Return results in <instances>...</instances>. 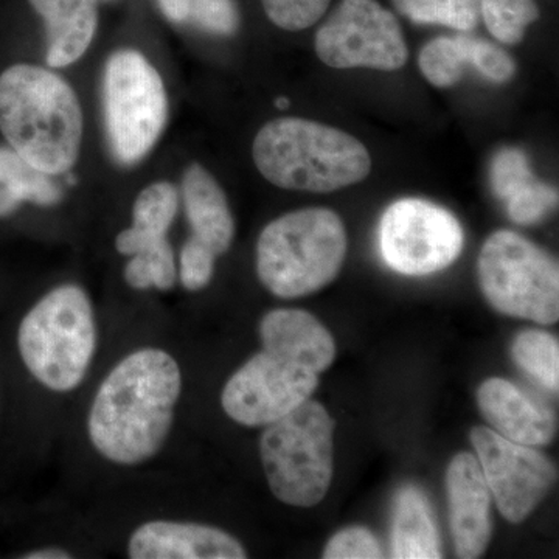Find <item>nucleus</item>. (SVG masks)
<instances>
[{"instance_id": "1", "label": "nucleus", "mask_w": 559, "mask_h": 559, "mask_svg": "<svg viewBox=\"0 0 559 559\" xmlns=\"http://www.w3.org/2000/svg\"><path fill=\"white\" fill-rule=\"evenodd\" d=\"M182 393V371L170 353L156 347L124 356L92 401L87 436L92 448L119 466L156 457L170 437Z\"/></svg>"}, {"instance_id": "2", "label": "nucleus", "mask_w": 559, "mask_h": 559, "mask_svg": "<svg viewBox=\"0 0 559 559\" xmlns=\"http://www.w3.org/2000/svg\"><path fill=\"white\" fill-rule=\"evenodd\" d=\"M0 131L11 148L40 171L62 175L80 156L83 110L57 73L11 66L0 75Z\"/></svg>"}, {"instance_id": "3", "label": "nucleus", "mask_w": 559, "mask_h": 559, "mask_svg": "<svg viewBox=\"0 0 559 559\" xmlns=\"http://www.w3.org/2000/svg\"><path fill=\"white\" fill-rule=\"evenodd\" d=\"M252 156L275 187L310 193L355 186L371 170L369 151L358 139L296 117L264 124L253 140Z\"/></svg>"}, {"instance_id": "4", "label": "nucleus", "mask_w": 559, "mask_h": 559, "mask_svg": "<svg viewBox=\"0 0 559 559\" xmlns=\"http://www.w3.org/2000/svg\"><path fill=\"white\" fill-rule=\"evenodd\" d=\"M98 345L97 319L86 289L66 283L36 301L17 330L22 362L55 393L79 389Z\"/></svg>"}, {"instance_id": "5", "label": "nucleus", "mask_w": 559, "mask_h": 559, "mask_svg": "<svg viewBox=\"0 0 559 559\" xmlns=\"http://www.w3.org/2000/svg\"><path fill=\"white\" fill-rule=\"evenodd\" d=\"M347 253V231L337 213L304 209L264 227L257 242V274L280 299H299L337 277Z\"/></svg>"}, {"instance_id": "6", "label": "nucleus", "mask_w": 559, "mask_h": 559, "mask_svg": "<svg viewBox=\"0 0 559 559\" xmlns=\"http://www.w3.org/2000/svg\"><path fill=\"white\" fill-rule=\"evenodd\" d=\"M333 432L329 412L310 400L264 426L261 465L280 502L299 509L322 502L333 479Z\"/></svg>"}, {"instance_id": "7", "label": "nucleus", "mask_w": 559, "mask_h": 559, "mask_svg": "<svg viewBox=\"0 0 559 559\" xmlns=\"http://www.w3.org/2000/svg\"><path fill=\"white\" fill-rule=\"evenodd\" d=\"M103 117L114 159L134 165L156 145L168 119L160 73L134 49L114 51L103 72Z\"/></svg>"}, {"instance_id": "8", "label": "nucleus", "mask_w": 559, "mask_h": 559, "mask_svg": "<svg viewBox=\"0 0 559 559\" xmlns=\"http://www.w3.org/2000/svg\"><path fill=\"white\" fill-rule=\"evenodd\" d=\"M477 272L495 310L540 325L558 322V263L520 234L495 231L480 250Z\"/></svg>"}, {"instance_id": "9", "label": "nucleus", "mask_w": 559, "mask_h": 559, "mask_svg": "<svg viewBox=\"0 0 559 559\" xmlns=\"http://www.w3.org/2000/svg\"><path fill=\"white\" fill-rule=\"evenodd\" d=\"M318 373L263 347L235 371L221 393L227 417L246 428H264L311 399Z\"/></svg>"}, {"instance_id": "10", "label": "nucleus", "mask_w": 559, "mask_h": 559, "mask_svg": "<svg viewBox=\"0 0 559 559\" xmlns=\"http://www.w3.org/2000/svg\"><path fill=\"white\" fill-rule=\"evenodd\" d=\"M314 47L333 69L393 72L409 58L400 22L374 0H342L316 33Z\"/></svg>"}, {"instance_id": "11", "label": "nucleus", "mask_w": 559, "mask_h": 559, "mask_svg": "<svg viewBox=\"0 0 559 559\" xmlns=\"http://www.w3.org/2000/svg\"><path fill=\"white\" fill-rule=\"evenodd\" d=\"M382 259L404 275H429L447 270L463 249V229L455 216L432 202H393L378 230Z\"/></svg>"}, {"instance_id": "12", "label": "nucleus", "mask_w": 559, "mask_h": 559, "mask_svg": "<svg viewBox=\"0 0 559 559\" xmlns=\"http://www.w3.org/2000/svg\"><path fill=\"white\" fill-rule=\"evenodd\" d=\"M471 443L500 514L511 524L527 520L557 479L550 460L484 426L471 430Z\"/></svg>"}, {"instance_id": "13", "label": "nucleus", "mask_w": 559, "mask_h": 559, "mask_svg": "<svg viewBox=\"0 0 559 559\" xmlns=\"http://www.w3.org/2000/svg\"><path fill=\"white\" fill-rule=\"evenodd\" d=\"M131 559H245L248 551L230 533L200 522L156 520L139 525L127 546Z\"/></svg>"}, {"instance_id": "14", "label": "nucleus", "mask_w": 559, "mask_h": 559, "mask_svg": "<svg viewBox=\"0 0 559 559\" xmlns=\"http://www.w3.org/2000/svg\"><path fill=\"white\" fill-rule=\"evenodd\" d=\"M450 522L457 557L476 559L485 554L491 540V492L479 460L460 452L447 471Z\"/></svg>"}, {"instance_id": "15", "label": "nucleus", "mask_w": 559, "mask_h": 559, "mask_svg": "<svg viewBox=\"0 0 559 559\" xmlns=\"http://www.w3.org/2000/svg\"><path fill=\"white\" fill-rule=\"evenodd\" d=\"M477 403L492 430L513 443L543 447L557 433L555 415L502 378L485 381L477 392Z\"/></svg>"}, {"instance_id": "16", "label": "nucleus", "mask_w": 559, "mask_h": 559, "mask_svg": "<svg viewBox=\"0 0 559 559\" xmlns=\"http://www.w3.org/2000/svg\"><path fill=\"white\" fill-rule=\"evenodd\" d=\"M260 340L263 347L283 353L318 374L336 358V344L330 331L304 310L280 308L264 314Z\"/></svg>"}, {"instance_id": "17", "label": "nucleus", "mask_w": 559, "mask_h": 559, "mask_svg": "<svg viewBox=\"0 0 559 559\" xmlns=\"http://www.w3.org/2000/svg\"><path fill=\"white\" fill-rule=\"evenodd\" d=\"M180 194L191 240L200 242L216 257L224 255L234 241L235 221L219 183L204 167L193 164L183 173Z\"/></svg>"}, {"instance_id": "18", "label": "nucleus", "mask_w": 559, "mask_h": 559, "mask_svg": "<svg viewBox=\"0 0 559 559\" xmlns=\"http://www.w3.org/2000/svg\"><path fill=\"white\" fill-rule=\"evenodd\" d=\"M46 22L50 68L60 69L80 60L98 27V0H28Z\"/></svg>"}, {"instance_id": "19", "label": "nucleus", "mask_w": 559, "mask_h": 559, "mask_svg": "<svg viewBox=\"0 0 559 559\" xmlns=\"http://www.w3.org/2000/svg\"><path fill=\"white\" fill-rule=\"evenodd\" d=\"M120 255L131 257L124 266V282L135 290L154 288L167 293L178 282V264L168 235L128 227L116 238Z\"/></svg>"}, {"instance_id": "20", "label": "nucleus", "mask_w": 559, "mask_h": 559, "mask_svg": "<svg viewBox=\"0 0 559 559\" xmlns=\"http://www.w3.org/2000/svg\"><path fill=\"white\" fill-rule=\"evenodd\" d=\"M440 536L421 489H401L393 507L392 558L439 559Z\"/></svg>"}, {"instance_id": "21", "label": "nucleus", "mask_w": 559, "mask_h": 559, "mask_svg": "<svg viewBox=\"0 0 559 559\" xmlns=\"http://www.w3.org/2000/svg\"><path fill=\"white\" fill-rule=\"evenodd\" d=\"M61 190L51 176L40 171L11 146H0V218L13 215L25 202L58 204Z\"/></svg>"}, {"instance_id": "22", "label": "nucleus", "mask_w": 559, "mask_h": 559, "mask_svg": "<svg viewBox=\"0 0 559 559\" xmlns=\"http://www.w3.org/2000/svg\"><path fill=\"white\" fill-rule=\"evenodd\" d=\"M162 13L175 24H191L213 35L230 36L240 27L235 0H157Z\"/></svg>"}, {"instance_id": "23", "label": "nucleus", "mask_w": 559, "mask_h": 559, "mask_svg": "<svg viewBox=\"0 0 559 559\" xmlns=\"http://www.w3.org/2000/svg\"><path fill=\"white\" fill-rule=\"evenodd\" d=\"M474 39L466 36H441L419 51L418 66L425 79L436 87H451L473 61Z\"/></svg>"}, {"instance_id": "24", "label": "nucleus", "mask_w": 559, "mask_h": 559, "mask_svg": "<svg viewBox=\"0 0 559 559\" xmlns=\"http://www.w3.org/2000/svg\"><path fill=\"white\" fill-rule=\"evenodd\" d=\"M514 362L550 392L559 389V344L547 331L525 330L511 347Z\"/></svg>"}, {"instance_id": "25", "label": "nucleus", "mask_w": 559, "mask_h": 559, "mask_svg": "<svg viewBox=\"0 0 559 559\" xmlns=\"http://www.w3.org/2000/svg\"><path fill=\"white\" fill-rule=\"evenodd\" d=\"M396 10L417 24H440L471 32L480 16L479 0H393Z\"/></svg>"}, {"instance_id": "26", "label": "nucleus", "mask_w": 559, "mask_h": 559, "mask_svg": "<svg viewBox=\"0 0 559 559\" xmlns=\"http://www.w3.org/2000/svg\"><path fill=\"white\" fill-rule=\"evenodd\" d=\"M179 191L171 182H154L140 191L132 205V227L168 235L179 210Z\"/></svg>"}, {"instance_id": "27", "label": "nucleus", "mask_w": 559, "mask_h": 559, "mask_svg": "<svg viewBox=\"0 0 559 559\" xmlns=\"http://www.w3.org/2000/svg\"><path fill=\"white\" fill-rule=\"evenodd\" d=\"M487 28L503 44H518L525 31L539 17L535 0H479Z\"/></svg>"}, {"instance_id": "28", "label": "nucleus", "mask_w": 559, "mask_h": 559, "mask_svg": "<svg viewBox=\"0 0 559 559\" xmlns=\"http://www.w3.org/2000/svg\"><path fill=\"white\" fill-rule=\"evenodd\" d=\"M536 179L538 178L533 175L527 156L521 150L503 148L492 157L489 182L500 200L509 201Z\"/></svg>"}, {"instance_id": "29", "label": "nucleus", "mask_w": 559, "mask_h": 559, "mask_svg": "<svg viewBox=\"0 0 559 559\" xmlns=\"http://www.w3.org/2000/svg\"><path fill=\"white\" fill-rule=\"evenodd\" d=\"M267 17L277 27L300 32L311 27L329 9L330 0H261Z\"/></svg>"}, {"instance_id": "30", "label": "nucleus", "mask_w": 559, "mask_h": 559, "mask_svg": "<svg viewBox=\"0 0 559 559\" xmlns=\"http://www.w3.org/2000/svg\"><path fill=\"white\" fill-rule=\"evenodd\" d=\"M557 189L539 179L507 201L510 219L522 226L538 223L550 210L557 209Z\"/></svg>"}, {"instance_id": "31", "label": "nucleus", "mask_w": 559, "mask_h": 559, "mask_svg": "<svg viewBox=\"0 0 559 559\" xmlns=\"http://www.w3.org/2000/svg\"><path fill=\"white\" fill-rule=\"evenodd\" d=\"M218 257L200 242L187 240L180 249L178 277L180 285L189 293H200L212 282Z\"/></svg>"}, {"instance_id": "32", "label": "nucleus", "mask_w": 559, "mask_h": 559, "mask_svg": "<svg viewBox=\"0 0 559 559\" xmlns=\"http://www.w3.org/2000/svg\"><path fill=\"white\" fill-rule=\"evenodd\" d=\"M325 559H378L382 549L370 530L349 527L341 530L326 544L323 550Z\"/></svg>"}, {"instance_id": "33", "label": "nucleus", "mask_w": 559, "mask_h": 559, "mask_svg": "<svg viewBox=\"0 0 559 559\" xmlns=\"http://www.w3.org/2000/svg\"><path fill=\"white\" fill-rule=\"evenodd\" d=\"M471 64L479 70L484 79L492 81V83H507L513 79L514 72H516L513 58L500 47L484 39H474Z\"/></svg>"}, {"instance_id": "34", "label": "nucleus", "mask_w": 559, "mask_h": 559, "mask_svg": "<svg viewBox=\"0 0 559 559\" xmlns=\"http://www.w3.org/2000/svg\"><path fill=\"white\" fill-rule=\"evenodd\" d=\"M22 559H72L73 555L69 550L62 549V547L50 546L43 547V549H36L27 551L22 555Z\"/></svg>"}, {"instance_id": "35", "label": "nucleus", "mask_w": 559, "mask_h": 559, "mask_svg": "<svg viewBox=\"0 0 559 559\" xmlns=\"http://www.w3.org/2000/svg\"><path fill=\"white\" fill-rule=\"evenodd\" d=\"M275 106H277L278 109H286L289 106L288 98H277V102H275Z\"/></svg>"}]
</instances>
